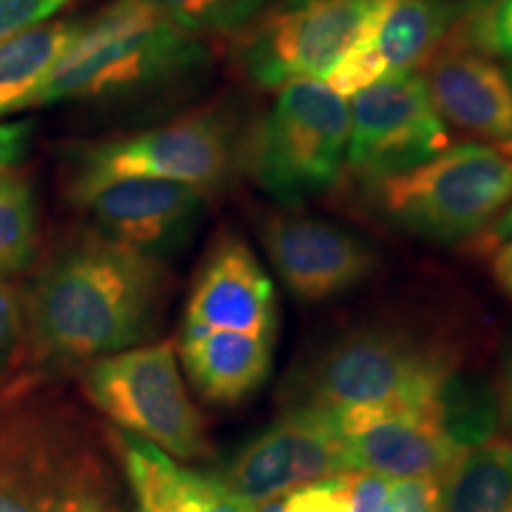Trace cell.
Instances as JSON below:
<instances>
[{"mask_svg":"<svg viewBox=\"0 0 512 512\" xmlns=\"http://www.w3.org/2000/svg\"><path fill=\"white\" fill-rule=\"evenodd\" d=\"M169 275L155 256L100 230H81L50 254L27 294L29 332L50 356H110L155 335Z\"/></svg>","mask_w":512,"mask_h":512,"instance_id":"1","label":"cell"},{"mask_svg":"<svg viewBox=\"0 0 512 512\" xmlns=\"http://www.w3.org/2000/svg\"><path fill=\"white\" fill-rule=\"evenodd\" d=\"M209 69V50L143 0H114L57 62L36 105H136L176 93Z\"/></svg>","mask_w":512,"mask_h":512,"instance_id":"2","label":"cell"},{"mask_svg":"<svg viewBox=\"0 0 512 512\" xmlns=\"http://www.w3.org/2000/svg\"><path fill=\"white\" fill-rule=\"evenodd\" d=\"M105 496V467L69 408L19 387L0 399V512H83Z\"/></svg>","mask_w":512,"mask_h":512,"instance_id":"3","label":"cell"},{"mask_svg":"<svg viewBox=\"0 0 512 512\" xmlns=\"http://www.w3.org/2000/svg\"><path fill=\"white\" fill-rule=\"evenodd\" d=\"M453 361L394 328L349 332L299 377L290 408L318 415L358 408L441 406L451 394Z\"/></svg>","mask_w":512,"mask_h":512,"instance_id":"4","label":"cell"},{"mask_svg":"<svg viewBox=\"0 0 512 512\" xmlns=\"http://www.w3.org/2000/svg\"><path fill=\"white\" fill-rule=\"evenodd\" d=\"M389 223L432 242L472 240L512 204V140L460 143L366 185Z\"/></svg>","mask_w":512,"mask_h":512,"instance_id":"5","label":"cell"},{"mask_svg":"<svg viewBox=\"0 0 512 512\" xmlns=\"http://www.w3.org/2000/svg\"><path fill=\"white\" fill-rule=\"evenodd\" d=\"M349 124L347 100L328 83H287L252 133L249 176L285 207L316 200L342 176Z\"/></svg>","mask_w":512,"mask_h":512,"instance_id":"6","label":"cell"},{"mask_svg":"<svg viewBox=\"0 0 512 512\" xmlns=\"http://www.w3.org/2000/svg\"><path fill=\"white\" fill-rule=\"evenodd\" d=\"M67 157L69 185L164 178L209 190L233 171L238 138L226 112L202 110L131 136L76 143Z\"/></svg>","mask_w":512,"mask_h":512,"instance_id":"7","label":"cell"},{"mask_svg":"<svg viewBox=\"0 0 512 512\" xmlns=\"http://www.w3.org/2000/svg\"><path fill=\"white\" fill-rule=\"evenodd\" d=\"M83 389L107 418L164 453L183 460L211 453L207 427L185 392L169 342L102 356L88 368Z\"/></svg>","mask_w":512,"mask_h":512,"instance_id":"8","label":"cell"},{"mask_svg":"<svg viewBox=\"0 0 512 512\" xmlns=\"http://www.w3.org/2000/svg\"><path fill=\"white\" fill-rule=\"evenodd\" d=\"M349 114L347 166L366 185L406 174L451 143L446 121L415 72L363 88L351 100Z\"/></svg>","mask_w":512,"mask_h":512,"instance_id":"9","label":"cell"},{"mask_svg":"<svg viewBox=\"0 0 512 512\" xmlns=\"http://www.w3.org/2000/svg\"><path fill=\"white\" fill-rule=\"evenodd\" d=\"M377 0H311L287 5L240 41V72L261 88L328 79L361 34Z\"/></svg>","mask_w":512,"mask_h":512,"instance_id":"10","label":"cell"},{"mask_svg":"<svg viewBox=\"0 0 512 512\" xmlns=\"http://www.w3.org/2000/svg\"><path fill=\"white\" fill-rule=\"evenodd\" d=\"M325 420L337 432L349 475L444 482L470 448L453 430L448 399L441 406L358 408Z\"/></svg>","mask_w":512,"mask_h":512,"instance_id":"11","label":"cell"},{"mask_svg":"<svg viewBox=\"0 0 512 512\" xmlns=\"http://www.w3.org/2000/svg\"><path fill=\"white\" fill-rule=\"evenodd\" d=\"M465 8L467 0H377L328 86L354 98L377 81L415 72L444 46Z\"/></svg>","mask_w":512,"mask_h":512,"instance_id":"12","label":"cell"},{"mask_svg":"<svg viewBox=\"0 0 512 512\" xmlns=\"http://www.w3.org/2000/svg\"><path fill=\"white\" fill-rule=\"evenodd\" d=\"M69 195L102 235L155 259L181 247L207 207V190L164 178L69 185Z\"/></svg>","mask_w":512,"mask_h":512,"instance_id":"13","label":"cell"},{"mask_svg":"<svg viewBox=\"0 0 512 512\" xmlns=\"http://www.w3.org/2000/svg\"><path fill=\"white\" fill-rule=\"evenodd\" d=\"M261 242L275 273L302 302L335 299L366 283L377 268V252L361 235L318 216H268Z\"/></svg>","mask_w":512,"mask_h":512,"instance_id":"14","label":"cell"},{"mask_svg":"<svg viewBox=\"0 0 512 512\" xmlns=\"http://www.w3.org/2000/svg\"><path fill=\"white\" fill-rule=\"evenodd\" d=\"M349 475L337 432L323 415L290 408L235 456L223 484L249 503L299 486Z\"/></svg>","mask_w":512,"mask_h":512,"instance_id":"15","label":"cell"},{"mask_svg":"<svg viewBox=\"0 0 512 512\" xmlns=\"http://www.w3.org/2000/svg\"><path fill=\"white\" fill-rule=\"evenodd\" d=\"M278 325L275 285L252 247L226 233L211 245L185 306V330H233L273 337Z\"/></svg>","mask_w":512,"mask_h":512,"instance_id":"16","label":"cell"},{"mask_svg":"<svg viewBox=\"0 0 512 512\" xmlns=\"http://www.w3.org/2000/svg\"><path fill=\"white\" fill-rule=\"evenodd\" d=\"M446 126L491 143L512 140V83L491 55L444 43L422 74Z\"/></svg>","mask_w":512,"mask_h":512,"instance_id":"17","label":"cell"},{"mask_svg":"<svg viewBox=\"0 0 512 512\" xmlns=\"http://www.w3.org/2000/svg\"><path fill=\"white\" fill-rule=\"evenodd\" d=\"M273 337L233 330H183L181 358L192 387L209 403L235 406L261 389Z\"/></svg>","mask_w":512,"mask_h":512,"instance_id":"18","label":"cell"},{"mask_svg":"<svg viewBox=\"0 0 512 512\" xmlns=\"http://www.w3.org/2000/svg\"><path fill=\"white\" fill-rule=\"evenodd\" d=\"M83 29V19H53L0 41V117L31 110L57 62Z\"/></svg>","mask_w":512,"mask_h":512,"instance_id":"19","label":"cell"},{"mask_svg":"<svg viewBox=\"0 0 512 512\" xmlns=\"http://www.w3.org/2000/svg\"><path fill=\"white\" fill-rule=\"evenodd\" d=\"M439 512H512V444H472L441 482Z\"/></svg>","mask_w":512,"mask_h":512,"instance_id":"20","label":"cell"},{"mask_svg":"<svg viewBox=\"0 0 512 512\" xmlns=\"http://www.w3.org/2000/svg\"><path fill=\"white\" fill-rule=\"evenodd\" d=\"M185 34L233 36L245 31L271 0H143Z\"/></svg>","mask_w":512,"mask_h":512,"instance_id":"21","label":"cell"},{"mask_svg":"<svg viewBox=\"0 0 512 512\" xmlns=\"http://www.w3.org/2000/svg\"><path fill=\"white\" fill-rule=\"evenodd\" d=\"M441 482L396 479L368 472L351 475L349 512H439Z\"/></svg>","mask_w":512,"mask_h":512,"instance_id":"22","label":"cell"},{"mask_svg":"<svg viewBox=\"0 0 512 512\" xmlns=\"http://www.w3.org/2000/svg\"><path fill=\"white\" fill-rule=\"evenodd\" d=\"M36 249V207L31 185L10 174L0 181V275L15 273Z\"/></svg>","mask_w":512,"mask_h":512,"instance_id":"23","label":"cell"},{"mask_svg":"<svg viewBox=\"0 0 512 512\" xmlns=\"http://www.w3.org/2000/svg\"><path fill=\"white\" fill-rule=\"evenodd\" d=\"M446 43L512 60V0H467Z\"/></svg>","mask_w":512,"mask_h":512,"instance_id":"24","label":"cell"},{"mask_svg":"<svg viewBox=\"0 0 512 512\" xmlns=\"http://www.w3.org/2000/svg\"><path fill=\"white\" fill-rule=\"evenodd\" d=\"M351 475L320 479L254 503V512H349Z\"/></svg>","mask_w":512,"mask_h":512,"instance_id":"25","label":"cell"},{"mask_svg":"<svg viewBox=\"0 0 512 512\" xmlns=\"http://www.w3.org/2000/svg\"><path fill=\"white\" fill-rule=\"evenodd\" d=\"M174 512H254V503L230 491L223 479L195 475Z\"/></svg>","mask_w":512,"mask_h":512,"instance_id":"26","label":"cell"},{"mask_svg":"<svg viewBox=\"0 0 512 512\" xmlns=\"http://www.w3.org/2000/svg\"><path fill=\"white\" fill-rule=\"evenodd\" d=\"M69 0H0V41L48 22Z\"/></svg>","mask_w":512,"mask_h":512,"instance_id":"27","label":"cell"},{"mask_svg":"<svg viewBox=\"0 0 512 512\" xmlns=\"http://www.w3.org/2000/svg\"><path fill=\"white\" fill-rule=\"evenodd\" d=\"M24 328V311L17 292L8 280L0 275V373L10 366L19 349Z\"/></svg>","mask_w":512,"mask_h":512,"instance_id":"28","label":"cell"},{"mask_svg":"<svg viewBox=\"0 0 512 512\" xmlns=\"http://www.w3.org/2000/svg\"><path fill=\"white\" fill-rule=\"evenodd\" d=\"M31 133H34V121H0V181L15 174V169L27 155Z\"/></svg>","mask_w":512,"mask_h":512,"instance_id":"29","label":"cell"},{"mask_svg":"<svg viewBox=\"0 0 512 512\" xmlns=\"http://www.w3.org/2000/svg\"><path fill=\"white\" fill-rule=\"evenodd\" d=\"M512 238V204H508L494 221L486 226L482 233L475 235L470 242L475 245L477 252H496L498 247L505 245Z\"/></svg>","mask_w":512,"mask_h":512,"instance_id":"30","label":"cell"},{"mask_svg":"<svg viewBox=\"0 0 512 512\" xmlns=\"http://www.w3.org/2000/svg\"><path fill=\"white\" fill-rule=\"evenodd\" d=\"M496 420L501 422V427L510 437V444H512V356L505 361L501 380H498Z\"/></svg>","mask_w":512,"mask_h":512,"instance_id":"31","label":"cell"},{"mask_svg":"<svg viewBox=\"0 0 512 512\" xmlns=\"http://www.w3.org/2000/svg\"><path fill=\"white\" fill-rule=\"evenodd\" d=\"M83 512H128V510L121 508V505L117 503V498H114V494H112V496L100 498V501H95L93 505H88Z\"/></svg>","mask_w":512,"mask_h":512,"instance_id":"32","label":"cell"},{"mask_svg":"<svg viewBox=\"0 0 512 512\" xmlns=\"http://www.w3.org/2000/svg\"><path fill=\"white\" fill-rule=\"evenodd\" d=\"M302 3H311V0H287V5H302Z\"/></svg>","mask_w":512,"mask_h":512,"instance_id":"33","label":"cell"},{"mask_svg":"<svg viewBox=\"0 0 512 512\" xmlns=\"http://www.w3.org/2000/svg\"><path fill=\"white\" fill-rule=\"evenodd\" d=\"M505 74H508V79H510V83H512V60L508 62V69H505Z\"/></svg>","mask_w":512,"mask_h":512,"instance_id":"34","label":"cell"}]
</instances>
